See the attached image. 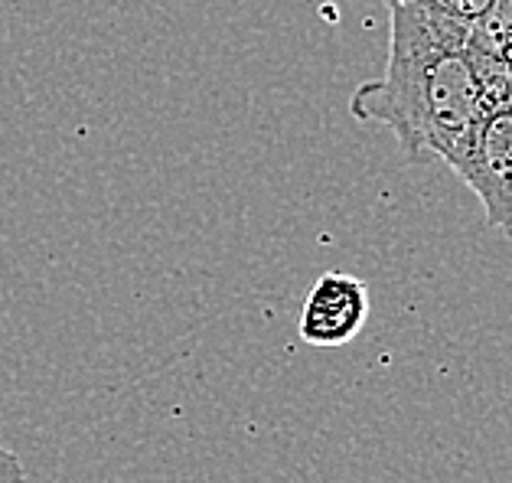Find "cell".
<instances>
[{
    "instance_id": "obj_2",
    "label": "cell",
    "mask_w": 512,
    "mask_h": 483,
    "mask_svg": "<svg viewBox=\"0 0 512 483\" xmlns=\"http://www.w3.org/2000/svg\"><path fill=\"white\" fill-rule=\"evenodd\" d=\"M447 167L483 203L486 222L512 239V98L486 105Z\"/></svg>"
},
{
    "instance_id": "obj_5",
    "label": "cell",
    "mask_w": 512,
    "mask_h": 483,
    "mask_svg": "<svg viewBox=\"0 0 512 483\" xmlns=\"http://www.w3.org/2000/svg\"><path fill=\"white\" fill-rule=\"evenodd\" d=\"M23 480H27V474H23V461L10 448L0 444V483H23Z\"/></svg>"
},
{
    "instance_id": "obj_1",
    "label": "cell",
    "mask_w": 512,
    "mask_h": 483,
    "mask_svg": "<svg viewBox=\"0 0 512 483\" xmlns=\"http://www.w3.org/2000/svg\"><path fill=\"white\" fill-rule=\"evenodd\" d=\"M389 63L349 98L359 121L389 128L408 160L451 164L490 102L470 27L395 0L389 4Z\"/></svg>"
},
{
    "instance_id": "obj_3",
    "label": "cell",
    "mask_w": 512,
    "mask_h": 483,
    "mask_svg": "<svg viewBox=\"0 0 512 483\" xmlns=\"http://www.w3.org/2000/svg\"><path fill=\"white\" fill-rule=\"evenodd\" d=\"M369 320V288L353 275L327 271L310 288L301 311V340L310 346H346Z\"/></svg>"
},
{
    "instance_id": "obj_4",
    "label": "cell",
    "mask_w": 512,
    "mask_h": 483,
    "mask_svg": "<svg viewBox=\"0 0 512 483\" xmlns=\"http://www.w3.org/2000/svg\"><path fill=\"white\" fill-rule=\"evenodd\" d=\"M385 4H395V0H385ZM411 4H421L434 10V14H444L464 23V27H473V23H480L496 7V0H411Z\"/></svg>"
}]
</instances>
